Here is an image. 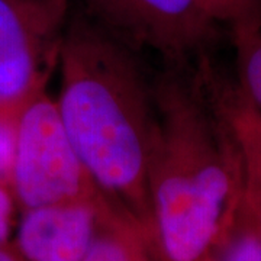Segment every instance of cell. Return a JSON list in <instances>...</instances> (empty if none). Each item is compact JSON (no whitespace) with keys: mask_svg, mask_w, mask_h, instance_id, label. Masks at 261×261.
Returning a JSON list of instances; mask_svg holds the SVG:
<instances>
[{"mask_svg":"<svg viewBox=\"0 0 261 261\" xmlns=\"http://www.w3.org/2000/svg\"><path fill=\"white\" fill-rule=\"evenodd\" d=\"M9 187L22 212L106 197L70 140L56 99L47 92L18 116Z\"/></svg>","mask_w":261,"mask_h":261,"instance_id":"obj_3","label":"cell"},{"mask_svg":"<svg viewBox=\"0 0 261 261\" xmlns=\"http://www.w3.org/2000/svg\"><path fill=\"white\" fill-rule=\"evenodd\" d=\"M16 200L12 193L8 183L0 181V245H6L9 240L13 219H15V209Z\"/></svg>","mask_w":261,"mask_h":261,"instance_id":"obj_13","label":"cell"},{"mask_svg":"<svg viewBox=\"0 0 261 261\" xmlns=\"http://www.w3.org/2000/svg\"><path fill=\"white\" fill-rule=\"evenodd\" d=\"M16 121L0 119V181H5L8 185H9L13 148H15Z\"/></svg>","mask_w":261,"mask_h":261,"instance_id":"obj_11","label":"cell"},{"mask_svg":"<svg viewBox=\"0 0 261 261\" xmlns=\"http://www.w3.org/2000/svg\"><path fill=\"white\" fill-rule=\"evenodd\" d=\"M157 137L149 163L159 261H209L243 205L240 145L209 74V56L154 74Z\"/></svg>","mask_w":261,"mask_h":261,"instance_id":"obj_1","label":"cell"},{"mask_svg":"<svg viewBox=\"0 0 261 261\" xmlns=\"http://www.w3.org/2000/svg\"><path fill=\"white\" fill-rule=\"evenodd\" d=\"M58 70L56 102L79 155L108 200L152 240L148 173L157 103L141 51L71 5Z\"/></svg>","mask_w":261,"mask_h":261,"instance_id":"obj_2","label":"cell"},{"mask_svg":"<svg viewBox=\"0 0 261 261\" xmlns=\"http://www.w3.org/2000/svg\"><path fill=\"white\" fill-rule=\"evenodd\" d=\"M237 48L238 77L235 87L244 100L261 113V29Z\"/></svg>","mask_w":261,"mask_h":261,"instance_id":"obj_9","label":"cell"},{"mask_svg":"<svg viewBox=\"0 0 261 261\" xmlns=\"http://www.w3.org/2000/svg\"><path fill=\"white\" fill-rule=\"evenodd\" d=\"M92 18L138 51L163 63H195L207 56L221 28L202 0H79Z\"/></svg>","mask_w":261,"mask_h":261,"instance_id":"obj_5","label":"cell"},{"mask_svg":"<svg viewBox=\"0 0 261 261\" xmlns=\"http://www.w3.org/2000/svg\"><path fill=\"white\" fill-rule=\"evenodd\" d=\"M214 20L225 29L233 45L261 29V0H202Z\"/></svg>","mask_w":261,"mask_h":261,"instance_id":"obj_8","label":"cell"},{"mask_svg":"<svg viewBox=\"0 0 261 261\" xmlns=\"http://www.w3.org/2000/svg\"><path fill=\"white\" fill-rule=\"evenodd\" d=\"M224 261H261L260 241L247 231L228 248Z\"/></svg>","mask_w":261,"mask_h":261,"instance_id":"obj_12","label":"cell"},{"mask_svg":"<svg viewBox=\"0 0 261 261\" xmlns=\"http://www.w3.org/2000/svg\"><path fill=\"white\" fill-rule=\"evenodd\" d=\"M112 206L103 197L23 211L13 247L23 261H82Z\"/></svg>","mask_w":261,"mask_h":261,"instance_id":"obj_6","label":"cell"},{"mask_svg":"<svg viewBox=\"0 0 261 261\" xmlns=\"http://www.w3.org/2000/svg\"><path fill=\"white\" fill-rule=\"evenodd\" d=\"M243 209L247 212L251 232L261 244V152L248 163L244 180Z\"/></svg>","mask_w":261,"mask_h":261,"instance_id":"obj_10","label":"cell"},{"mask_svg":"<svg viewBox=\"0 0 261 261\" xmlns=\"http://www.w3.org/2000/svg\"><path fill=\"white\" fill-rule=\"evenodd\" d=\"M0 261H23L13 245H0Z\"/></svg>","mask_w":261,"mask_h":261,"instance_id":"obj_14","label":"cell"},{"mask_svg":"<svg viewBox=\"0 0 261 261\" xmlns=\"http://www.w3.org/2000/svg\"><path fill=\"white\" fill-rule=\"evenodd\" d=\"M82 261H159L149 233L129 214L112 206Z\"/></svg>","mask_w":261,"mask_h":261,"instance_id":"obj_7","label":"cell"},{"mask_svg":"<svg viewBox=\"0 0 261 261\" xmlns=\"http://www.w3.org/2000/svg\"><path fill=\"white\" fill-rule=\"evenodd\" d=\"M73 0H0V119L16 121L58 68Z\"/></svg>","mask_w":261,"mask_h":261,"instance_id":"obj_4","label":"cell"}]
</instances>
